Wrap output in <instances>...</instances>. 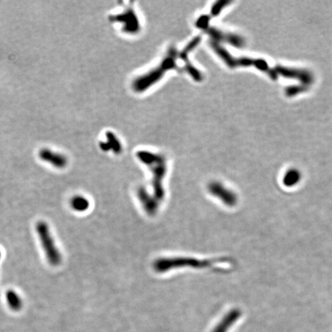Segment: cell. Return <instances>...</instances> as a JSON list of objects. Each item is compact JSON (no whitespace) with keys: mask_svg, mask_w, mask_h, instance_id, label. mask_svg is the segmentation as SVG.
I'll list each match as a JSON object with an SVG mask.
<instances>
[{"mask_svg":"<svg viewBox=\"0 0 332 332\" xmlns=\"http://www.w3.org/2000/svg\"><path fill=\"white\" fill-rule=\"evenodd\" d=\"M137 156L139 160L150 168L153 175L152 178V186L154 190L153 196L157 201H162L165 196L162 182L167 171V165L165 157L162 155L156 154L147 151H139L138 152Z\"/></svg>","mask_w":332,"mask_h":332,"instance_id":"6da1fadb","label":"cell"},{"mask_svg":"<svg viewBox=\"0 0 332 332\" xmlns=\"http://www.w3.org/2000/svg\"><path fill=\"white\" fill-rule=\"evenodd\" d=\"M175 59H176V51L172 49L167 57H165V59L162 61L161 65L147 73V75H143L135 81L133 83L134 90L136 92H143L149 88L151 85L156 83L159 79H162L165 72L173 69L175 66Z\"/></svg>","mask_w":332,"mask_h":332,"instance_id":"7a4b0ae2","label":"cell"},{"mask_svg":"<svg viewBox=\"0 0 332 332\" xmlns=\"http://www.w3.org/2000/svg\"><path fill=\"white\" fill-rule=\"evenodd\" d=\"M216 261L198 260L193 258H169L159 259L154 263L155 270L157 272H169L171 269L190 267L194 269H205L214 265Z\"/></svg>","mask_w":332,"mask_h":332,"instance_id":"3957f363","label":"cell"},{"mask_svg":"<svg viewBox=\"0 0 332 332\" xmlns=\"http://www.w3.org/2000/svg\"><path fill=\"white\" fill-rule=\"evenodd\" d=\"M36 231L40 237L48 262L53 266H57L61 263L62 256L55 244L54 239L51 235L49 226L45 222H39L36 224Z\"/></svg>","mask_w":332,"mask_h":332,"instance_id":"277c9868","label":"cell"},{"mask_svg":"<svg viewBox=\"0 0 332 332\" xmlns=\"http://www.w3.org/2000/svg\"><path fill=\"white\" fill-rule=\"evenodd\" d=\"M210 193L221 200L228 206H234L237 203V196L231 190L227 189L218 182H212L208 185Z\"/></svg>","mask_w":332,"mask_h":332,"instance_id":"5b68a950","label":"cell"},{"mask_svg":"<svg viewBox=\"0 0 332 332\" xmlns=\"http://www.w3.org/2000/svg\"><path fill=\"white\" fill-rule=\"evenodd\" d=\"M113 21L124 23V30L128 33H136L139 28V20L133 10H129L125 14L113 17Z\"/></svg>","mask_w":332,"mask_h":332,"instance_id":"8992f818","label":"cell"},{"mask_svg":"<svg viewBox=\"0 0 332 332\" xmlns=\"http://www.w3.org/2000/svg\"><path fill=\"white\" fill-rule=\"evenodd\" d=\"M40 157L42 160L50 163L58 169H62L67 165V159L63 155L56 153L49 149H42L40 152Z\"/></svg>","mask_w":332,"mask_h":332,"instance_id":"52a82bcc","label":"cell"},{"mask_svg":"<svg viewBox=\"0 0 332 332\" xmlns=\"http://www.w3.org/2000/svg\"><path fill=\"white\" fill-rule=\"evenodd\" d=\"M138 196H139V200L141 201V204L144 208L145 211L148 214H156L158 210V201L155 198L153 195H151L144 188H141L138 191Z\"/></svg>","mask_w":332,"mask_h":332,"instance_id":"ba28073f","label":"cell"},{"mask_svg":"<svg viewBox=\"0 0 332 332\" xmlns=\"http://www.w3.org/2000/svg\"><path fill=\"white\" fill-rule=\"evenodd\" d=\"M7 300L10 308L13 311H19L23 307V301L20 295L13 290H9L7 293Z\"/></svg>","mask_w":332,"mask_h":332,"instance_id":"9c48e42d","label":"cell"},{"mask_svg":"<svg viewBox=\"0 0 332 332\" xmlns=\"http://www.w3.org/2000/svg\"><path fill=\"white\" fill-rule=\"evenodd\" d=\"M70 205L72 209L82 212L88 209L89 207V201L82 195H75L71 199Z\"/></svg>","mask_w":332,"mask_h":332,"instance_id":"30bf717a","label":"cell"},{"mask_svg":"<svg viewBox=\"0 0 332 332\" xmlns=\"http://www.w3.org/2000/svg\"><path fill=\"white\" fill-rule=\"evenodd\" d=\"M299 173L297 171H290L287 175H285L284 183L287 186H291L294 184H296L299 180Z\"/></svg>","mask_w":332,"mask_h":332,"instance_id":"8fae6325","label":"cell"},{"mask_svg":"<svg viewBox=\"0 0 332 332\" xmlns=\"http://www.w3.org/2000/svg\"><path fill=\"white\" fill-rule=\"evenodd\" d=\"M107 138H108V145H109V148L108 149H113L115 152H120L121 151V144H120V142H119L118 139L116 138V136L113 134L112 133H108L107 134Z\"/></svg>","mask_w":332,"mask_h":332,"instance_id":"7c38bea8","label":"cell"},{"mask_svg":"<svg viewBox=\"0 0 332 332\" xmlns=\"http://www.w3.org/2000/svg\"><path fill=\"white\" fill-rule=\"evenodd\" d=\"M0 257H1V252H0Z\"/></svg>","mask_w":332,"mask_h":332,"instance_id":"4fadbf2b","label":"cell"}]
</instances>
